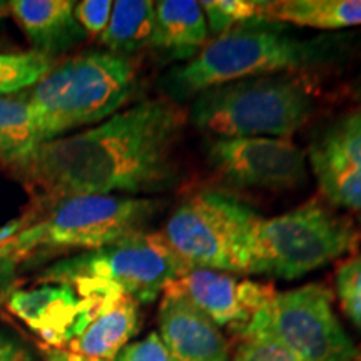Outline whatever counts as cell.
I'll list each match as a JSON object with an SVG mask.
<instances>
[{"instance_id":"cell-1","label":"cell","mask_w":361,"mask_h":361,"mask_svg":"<svg viewBox=\"0 0 361 361\" xmlns=\"http://www.w3.org/2000/svg\"><path fill=\"white\" fill-rule=\"evenodd\" d=\"M184 117L169 101H144L74 135L42 142L6 164L37 209L84 194L164 192L179 183Z\"/></svg>"},{"instance_id":"cell-2","label":"cell","mask_w":361,"mask_h":361,"mask_svg":"<svg viewBox=\"0 0 361 361\" xmlns=\"http://www.w3.org/2000/svg\"><path fill=\"white\" fill-rule=\"evenodd\" d=\"M274 22L255 20L238 25L161 79L162 92L174 102L194 99L202 90L234 80L314 69L336 59V39H300Z\"/></svg>"},{"instance_id":"cell-3","label":"cell","mask_w":361,"mask_h":361,"mask_svg":"<svg viewBox=\"0 0 361 361\" xmlns=\"http://www.w3.org/2000/svg\"><path fill=\"white\" fill-rule=\"evenodd\" d=\"M135 87L137 74L128 57L94 51L54 66L20 94L30 106L42 144L109 119L133 97Z\"/></svg>"},{"instance_id":"cell-4","label":"cell","mask_w":361,"mask_h":361,"mask_svg":"<svg viewBox=\"0 0 361 361\" xmlns=\"http://www.w3.org/2000/svg\"><path fill=\"white\" fill-rule=\"evenodd\" d=\"M310 85L295 74L234 80L192 99L189 121L218 137H290L313 112Z\"/></svg>"},{"instance_id":"cell-5","label":"cell","mask_w":361,"mask_h":361,"mask_svg":"<svg viewBox=\"0 0 361 361\" xmlns=\"http://www.w3.org/2000/svg\"><path fill=\"white\" fill-rule=\"evenodd\" d=\"M161 201L117 194H84L61 200L30 213L12 243L17 261L39 251L87 250L114 245L146 233Z\"/></svg>"},{"instance_id":"cell-6","label":"cell","mask_w":361,"mask_h":361,"mask_svg":"<svg viewBox=\"0 0 361 361\" xmlns=\"http://www.w3.org/2000/svg\"><path fill=\"white\" fill-rule=\"evenodd\" d=\"M261 216L221 192H197L173 211L164 236L189 269L255 274L256 231Z\"/></svg>"},{"instance_id":"cell-7","label":"cell","mask_w":361,"mask_h":361,"mask_svg":"<svg viewBox=\"0 0 361 361\" xmlns=\"http://www.w3.org/2000/svg\"><path fill=\"white\" fill-rule=\"evenodd\" d=\"M358 234L348 221L319 204L261 218L256 231L255 274L298 279L353 250Z\"/></svg>"},{"instance_id":"cell-8","label":"cell","mask_w":361,"mask_h":361,"mask_svg":"<svg viewBox=\"0 0 361 361\" xmlns=\"http://www.w3.org/2000/svg\"><path fill=\"white\" fill-rule=\"evenodd\" d=\"M189 268L174 255L161 233H139L114 245L57 261L40 274L42 283L80 279L111 283L137 303H152Z\"/></svg>"},{"instance_id":"cell-9","label":"cell","mask_w":361,"mask_h":361,"mask_svg":"<svg viewBox=\"0 0 361 361\" xmlns=\"http://www.w3.org/2000/svg\"><path fill=\"white\" fill-rule=\"evenodd\" d=\"M268 335L303 361H355L358 350L338 322L333 298L319 284L276 293L251 318L241 338Z\"/></svg>"},{"instance_id":"cell-10","label":"cell","mask_w":361,"mask_h":361,"mask_svg":"<svg viewBox=\"0 0 361 361\" xmlns=\"http://www.w3.org/2000/svg\"><path fill=\"white\" fill-rule=\"evenodd\" d=\"M126 293L111 283L80 279L13 290L6 305L12 314L47 343V348L66 350L99 311Z\"/></svg>"},{"instance_id":"cell-11","label":"cell","mask_w":361,"mask_h":361,"mask_svg":"<svg viewBox=\"0 0 361 361\" xmlns=\"http://www.w3.org/2000/svg\"><path fill=\"white\" fill-rule=\"evenodd\" d=\"M207 159L221 178L239 188H296L308 176L303 151L281 137H218Z\"/></svg>"},{"instance_id":"cell-12","label":"cell","mask_w":361,"mask_h":361,"mask_svg":"<svg viewBox=\"0 0 361 361\" xmlns=\"http://www.w3.org/2000/svg\"><path fill=\"white\" fill-rule=\"evenodd\" d=\"M171 284L216 326H228L238 335H241L252 316L276 295L269 284L239 279L231 273L202 268L186 271Z\"/></svg>"},{"instance_id":"cell-13","label":"cell","mask_w":361,"mask_h":361,"mask_svg":"<svg viewBox=\"0 0 361 361\" xmlns=\"http://www.w3.org/2000/svg\"><path fill=\"white\" fill-rule=\"evenodd\" d=\"M310 164L333 204L361 213V112L336 121L314 139Z\"/></svg>"},{"instance_id":"cell-14","label":"cell","mask_w":361,"mask_h":361,"mask_svg":"<svg viewBox=\"0 0 361 361\" xmlns=\"http://www.w3.org/2000/svg\"><path fill=\"white\" fill-rule=\"evenodd\" d=\"M157 326L171 361H228L229 345L219 326L169 284L157 311Z\"/></svg>"},{"instance_id":"cell-15","label":"cell","mask_w":361,"mask_h":361,"mask_svg":"<svg viewBox=\"0 0 361 361\" xmlns=\"http://www.w3.org/2000/svg\"><path fill=\"white\" fill-rule=\"evenodd\" d=\"M71 0H12L13 19L24 30L34 51L52 57L82 42L85 32L74 19Z\"/></svg>"},{"instance_id":"cell-16","label":"cell","mask_w":361,"mask_h":361,"mask_svg":"<svg viewBox=\"0 0 361 361\" xmlns=\"http://www.w3.org/2000/svg\"><path fill=\"white\" fill-rule=\"evenodd\" d=\"M207 40V22L200 2L161 0L154 2V27L149 47L176 61H191Z\"/></svg>"},{"instance_id":"cell-17","label":"cell","mask_w":361,"mask_h":361,"mask_svg":"<svg viewBox=\"0 0 361 361\" xmlns=\"http://www.w3.org/2000/svg\"><path fill=\"white\" fill-rule=\"evenodd\" d=\"M139 303L128 295L117 298L94 316L89 326L67 346L69 353L89 360L114 361L139 331Z\"/></svg>"},{"instance_id":"cell-18","label":"cell","mask_w":361,"mask_h":361,"mask_svg":"<svg viewBox=\"0 0 361 361\" xmlns=\"http://www.w3.org/2000/svg\"><path fill=\"white\" fill-rule=\"evenodd\" d=\"M264 22L338 30L361 25V0H278L266 2Z\"/></svg>"},{"instance_id":"cell-19","label":"cell","mask_w":361,"mask_h":361,"mask_svg":"<svg viewBox=\"0 0 361 361\" xmlns=\"http://www.w3.org/2000/svg\"><path fill=\"white\" fill-rule=\"evenodd\" d=\"M154 27V2L117 0L112 4L109 24L101 34L107 52L128 57L151 42Z\"/></svg>"},{"instance_id":"cell-20","label":"cell","mask_w":361,"mask_h":361,"mask_svg":"<svg viewBox=\"0 0 361 361\" xmlns=\"http://www.w3.org/2000/svg\"><path fill=\"white\" fill-rule=\"evenodd\" d=\"M39 144L32 111L22 94L0 97V162L6 166Z\"/></svg>"},{"instance_id":"cell-21","label":"cell","mask_w":361,"mask_h":361,"mask_svg":"<svg viewBox=\"0 0 361 361\" xmlns=\"http://www.w3.org/2000/svg\"><path fill=\"white\" fill-rule=\"evenodd\" d=\"M54 67V59L37 51L0 54V97L34 87Z\"/></svg>"},{"instance_id":"cell-22","label":"cell","mask_w":361,"mask_h":361,"mask_svg":"<svg viewBox=\"0 0 361 361\" xmlns=\"http://www.w3.org/2000/svg\"><path fill=\"white\" fill-rule=\"evenodd\" d=\"M200 4L204 11L209 29L218 37L238 25L261 20L266 6V2H258V0H214V2Z\"/></svg>"},{"instance_id":"cell-23","label":"cell","mask_w":361,"mask_h":361,"mask_svg":"<svg viewBox=\"0 0 361 361\" xmlns=\"http://www.w3.org/2000/svg\"><path fill=\"white\" fill-rule=\"evenodd\" d=\"M336 291L343 313L361 333V252L338 268Z\"/></svg>"},{"instance_id":"cell-24","label":"cell","mask_w":361,"mask_h":361,"mask_svg":"<svg viewBox=\"0 0 361 361\" xmlns=\"http://www.w3.org/2000/svg\"><path fill=\"white\" fill-rule=\"evenodd\" d=\"M233 361H303L290 348L268 335L243 338Z\"/></svg>"},{"instance_id":"cell-25","label":"cell","mask_w":361,"mask_h":361,"mask_svg":"<svg viewBox=\"0 0 361 361\" xmlns=\"http://www.w3.org/2000/svg\"><path fill=\"white\" fill-rule=\"evenodd\" d=\"M111 0H82L75 2L74 19L85 34L101 35L109 24L112 12Z\"/></svg>"},{"instance_id":"cell-26","label":"cell","mask_w":361,"mask_h":361,"mask_svg":"<svg viewBox=\"0 0 361 361\" xmlns=\"http://www.w3.org/2000/svg\"><path fill=\"white\" fill-rule=\"evenodd\" d=\"M114 361H171L157 333H149L141 341L126 345Z\"/></svg>"},{"instance_id":"cell-27","label":"cell","mask_w":361,"mask_h":361,"mask_svg":"<svg viewBox=\"0 0 361 361\" xmlns=\"http://www.w3.org/2000/svg\"><path fill=\"white\" fill-rule=\"evenodd\" d=\"M0 361H35V356L22 338L0 329Z\"/></svg>"},{"instance_id":"cell-28","label":"cell","mask_w":361,"mask_h":361,"mask_svg":"<svg viewBox=\"0 0 361 361\" xmlns=\"http://www.w3.org/2000/svg\"><path fill=\"white\" fill-rule=\"evenodd\" d=\"M17 261L13 256L0 255V305L7 300L8 295L13 291V283H16Z\"/></svg>"},{"instance_id":"cell-29","label":"cell","mask_w":361,"mask_h":361,"mask_svg":"<svg viewBox=\"0 0 361 361\" xmlns=\"http://www.w3.org/2000/svg\"><path fill=\"white\" fill-rule=\"evenodd\" d=\"M27 221H29V214L20 216V218H16V219L8 221L7 224L0 226V255L13 256L12 243H13V239H16L17 234L24 229Z\"/></svg>"},{"instance_id":"cell-30","label":"cell","mask_w":361,"mask_h":361,"mask_svg":"<svg viewBox=\"0 0 361 361\" xmlns=\"http://www.w3.org/2000/svg\"><path fill=\"white\" fill-rule=\"evenodd\" d=\"M45 361H101V360H89L84 356L69 353L66 350L57 348H47L45 350Z\"/></svg>"},{"instance_id":"cell-31","label":"cell","mask_w":361,"mask_h":361,"mask_svg":"<svg viewBox=\"0 0 361 361\" xmlns=\"http://www.w3.org/2000/svg\"><path fill=\"white\" fill-rule=\"evenodd\" d=\"M360 101H361V94H360Z\"/></svg>"}]
</instances>
